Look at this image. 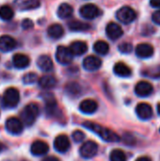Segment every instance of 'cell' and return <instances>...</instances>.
Listing matches in <instances>:
<instances>
[{"instance_id":"1","label":"cell","mask_w":160,"mask_h":161,"mask_svg":"<svg viewBox=\"0 0 160 161\" xmlns=\"http://www.w3.org/2000/svg\"><path fill=\"white\" fill-rule=\"evenodd\" d=\"M83 126L86 127L87 129L92 131L93 133H95L96 135H98L103 141L108 142H120L121 138L112 130L104 127L100 125H97L95 123H91V122H85L83 123Z\"/></svg>"},{"instance_id":"2","label":"cell","mask_w":160,"mask_h":161,"mask_svg":"<svg viewBox=\"0 0 160 161\" xmlns=\"http://www.w3.org/2000/svg\"><path fill=\"white\" fill-rule=\"evenodd\" d=\"M39 113H40V109L37 104L35 103L28 104L24 108V109L21 112V119L23 121V124H25L27 126L32 125L37 120Z\"/></svg>"},{"instance_id":"3","label":"cell","mask_w":160,"mask_h":161,"mask_svg":"<svg viewBox=\"0 0 160 161\" xmlns=\"http://www.w3.org/2000/svg\"><path fill=\"white\" fill-rule=\"evenodd\" d=\"M20 101V93L15 88H8L3 95L2 104L7 108H15Z\"/></svg>"},{"instance_id":"4","label":"cell","mask_w":160,"mask_h":161,"mask_svg":"<svg viewBox=\"0 0 160 161\" xmlns=\"http://www.w3.org/2000/svg\"><path fill=\"white\" fill-rule=\"evenodd\" d=\"M116 17L120 22L127 25L132 23L137 18V13L131 7L124 6L117 11Z\"/></svg>"},{"instance_id":"5","label":"cell","mask_w":160,"mask_h":161,"mask_svg":"<svg viewBox=\"0 0 160 161\" xmlns=\"http://www.w3.org/2000/svg\"><path fill=\"white\" fill-rule=\"evenodd\" d=\"M98 152V145L92 141H88L82 144L79 149L80 156L84 158H91L96 156Z\"/></svg>"},{"instance_id":"6","label":"cell","mask_w":160,"mask_h":161,"mask_svg":"<svg viewBox=\"0 0 160 161\" xmlns=\"http://www.w3.org/2000/svg\"><path fill=\"white\" fill-rule=\"evenodd\" d=\"M56 59L62 65H68L73 60V54L69 48L65 46H58L56 52Z\"/></svg>"},{"instance_id":"7","label":"cell","mask_w":160,"mask_h":161,"mask_svg":"<svg viewBox=\"0 0 160 161\" xmlns=\"http://www.w3.org/2000/svg\"><path fill=\"white\" fill-rule=\"evenodd\" d=\"M80 15L87 20H92L99 16L100 9L94 4H86L82 6L79 9Z\"/></svg>"},{"instance_id":"8","label":"cell","mask_w":160,"mask_h":161,"mask_svg":"<svg viewBox=\"0 0 160 161\" xmlns=\"http://www.w3.org/2000/svg\"><path fill=\"white\" fill-rule=\"evenodd\" d=\"M6 129L9 134L19 135L24 129L23 123L16 117H10L6 121Z\"/></svg>"},{"instance_id":"9","label":"cell","mask_w":160,"mask_h":161,"mask_svg":"<svg viewBox=\"0 0 160 161\" xmlns=\"http://www.w3.org/2000/svg\"><path fill=\"white\" fill-rule=\"evenodd\" d=\"M70 141L66 135H59L54 141V148L58 153H66L70 149Z\"/></svg>"},{"instance_id":"10","label":"cell","mask_w":160,"mask_h":161,"mask_svg":"<svg viewBox=\"0 0 160 161\" xmlns=\"http://www.w3.org/2000/svg\"><path fill=\"white\" fill-rule=\"evenodd\" d=\"M106 33L110 40L115 41V40L120 39L123 36L124 31H123L122 27L117 23L111 22V23L108 24V25L106 27Z\"/></svg>"},{"instance_id":"11","label":"cell","mask_w":160,"mask_h":161,"mask_svg":"<svg viewBox=\"0 0 160 161\" xmlns=\"http://www.w3.org/2000/svg\"><path fill=\"white\" fill-rule=\"evenodd\" d=\"M154 91L153 85L148 81H140L135 87V92L140 97H147Z\"/></svg>"},{"instance_id":"12","label":"cell","mask_w":160,"mask_h":161,"mask_svg":"<svg viewBox=\"0 0 160 161\" xmlns=\"http://www.w3.org/2000/svg\"><path fill=\"white\" fill-rule=\"evenodd\" d=\"M102 65V60L95 56H89L83 60V67L86 71L94 72L98 70Z\"/></svg>"},{"instance_id":"13","label":"cell","mask_w":160,"mask_h":161,"mask_svg":"<svg viewBox=\"0 0 160 161\" xmlns=\"http://www.w3.org/2000/svg\"><path fill=\"white\" fill-rule=\"evenodd\" d=\"M136 113L141 120H149L153 116V108L147 103H140L136 107Z\"/></svg>"},{"instance_id":"14","label":"cell","mask_w":160,"mask_h":161,"mask_svg":"<svg viewBox=\"0 0 160 161\" xmlns=\"http://www.w3.org/2000/svg\"><path fill=\"white\" fill-rule=\"evenodd\" d=\"M17 46V42L8 35H3L0 37V51L9 52L15 49Z\"/></svg>"},{"instance_id":"15","label":"cell","mask_w":160,"mask_h":161,"mask_svg":"<svg viewBox=\"0 0 160 161\" xmlns=\"http://www.w3.org/2000/svg\"><path fill=\"white\" fill-rule=\"evenodd\" d=\"M14 4L20 10H30L38 8L41 5L40 0H15Z\"/></svg>"},{"instance_id":"16","label":"cell","mask_w":160,"mask_h":161,"mask_svg":"<svg viewBox=\"0 0 160 161\" xmlns=\"http://www.w3.org/2000/svg\"><path fill=\"white\" fill-rule=\"evenodd\" d=\"M49 150L48 144L42 141H36L31 144L30 152L33 156H43L45 155Z\"/></svg>"},{"instance_id":"17","label":"cell","mask_w":160,"mask_h":161,"mask_svg":"<svg viewBox=\"0 0 160 161\" xmlns=\"http://www.w3.org/2000/svg\"><path fill=\"white\" fill-rule=\"evenodd\" d=\"M136 54L141 58H148L154 55V47L149 43H140L136 47Z\"/></svg>"},{"instance_id":"18","label":"cell","mask_w":160,"mask_h":161,"mask_svg":"<svg viewBox=\"0 0 160 161\" xmlns=\"http://www.w3.org/2000/svg\"><path fill=\"white\" fill-rule=\"evenodd\" d=\"M98 108V104L91 99H86L79 105V109L85 114H93Z\"/></svg>"},{"instance_id":"19","label":"cell","mask_w":160,"mask_h":161,"mask_svg":"<svg viewBox=\"0 0 160 161\" xmlns=\"http://www.w3.org/2000/svg\"><path fill=\"white\" fill-rule=\"evenodd\" d=\"M30 63V59L26 55L15 54L12 58V64L17 69H25Z\"/></svg>"},{"instance_id":"20","label":"cell","mask_w":160,"mask_h":161,"mask_svg":"<svg viewBox=\"0 0 160 161\" xmlns=\"http://www.w3.org/2000/svg\"><path fill=\"white\" fill-rule=\"evenodd\" d=\"M69 49H70L71 53L73 54V56H82L87 52L88 45L84 42L76 41V42H74L71 43Z\"/></svg>"},{"instance_id":"21","label":"cell","mask_w":160,"mask_h":161,"mask_svg":"<svg viewBox=\"0 0 160 161\" xmlns=\"http://www.w3.org/2000/svg\"><path fill=\"white\" fill-rule=\"evenodd\" d=\"M37 65L43 72H50L53 70V67H54L51 58L46 55H42L41 57H39V58L37 60Z\"/></svg>"},{"instance_id":"22","label":"cell","mask_w":160,"mask_h":161,"mask_svg":"<svg viewBox=\"0 0 160 161\" xmlns=\"http://www.w3.org/2000/svg\"><path fill=\"white\" fill-rule=\"evenodd\" d=\"M113 72L115 73L116 75L120 77H128L132 75L131 69L124 62H117L114 65Z\"/></svg>"},{"instance_id":"23","label":"cell","mask_w":160,"mask_h":161,"mask_svg":"<svg viewBox=\"0 0 160 161\" xmlns=\"http://www.w3.org/2000/svg\"><path fill=\"white\" fill-rule=\"evenodd\" d=\"M47 34L50 38L58 40L61 38L64 34V29L59 24H53L47 29Z\"/></svg>"},{"instance_id":"24","label":"cell","mask_w":160,"mask_h":161,"mask_svg":"<svg viewBox=\"0 0 160 161\" xmlns=\"http://www.w3.org/2000/svg\"><path fill=\"white\" fill-rule=\"evenodd\" d=\"M39 86L42 89H52L57 85V79L53 75H43L39 79Z\"/></svg>"},{"instance_id":"25","label":"cell","mask_w":160,"mask_h":161,"mask_svg":"<svg viewBox=\"0 0 160 161\" xmlns=\"http://www.w3.org/2000/svg\"><path fill=\"white\" fill-rule=\"evenodd\" d=\"M68 26L72 31H76V32H83V31H88L91 28V25L87 23H83L81 21H71L68 23Z\"/></svg>"},{"instance_id":"26","label":"cell","mask_w":160,"mask_h":161,"mask_svg":"<svg viewBox=\"0 0 160 161\" xmlns=\"http://www.w3.org/2000/svg\"><path fill=\"white\" fill-rule=\"evenodd\" d=\"M73 12H74V9H73L72 6H70L67 3L61 4L58 8V16L60 19H67V18L71 17Z\"/></svg>"},{"instance_id":"27","label":"cell","mask_w":160,"mask_h":161,"mask_svg":"<svg viewBox=\"0 0 160 161\" xmlns=\"http://www.w3.org/2000/svg\"><path fill=\"white\" fill-rule=\"evenodd\" d=\"M93 50L99 55H107L109 51V45L105 41H97L93 45Z\"/></svg>"},{"instance_id":"28","label":"cell","mask_w":160,"mask_h":161,"mask_svg":"<svg viewBox=\"0 0 160 161\" xmlns=\"http://www.w3.org/2000/svg\"><path fill=\"white\" fill-rule=\"evenodd\" d=\"M14 13L10 7L2 6L0 7V19L3 21H9L13 18Z\"/></svg>"},{"instance_id":"29","label":"cell","mask_w":160,"mask_h":161,"mask_svg":"<svg viewBox=\"0 0 160 161\" xmlns=\"http://www.w3.org/2000/svg\"><path fill=\"white\" fill-rule=\"evenodd\" d=\"M126 155L124 151L120 149H115L110 153L109 160L110 161H126Z\"/></svg>"},{"instance_id":"30","label":"cell","mask_w":160,"mask_h":161,"mask_svg":"<svg viewBox=\"0 0 160 161\" xmlns=\"http://www.w3.org/2000/svg\"><path fill=\"white\" fill-rule=\"evenodd\" d=\"M38 80V75L35 73H27L23 77V82L25 84H33Z\"/></svg>"},{"instance_id":"31","label":"cell","mask_w":160,"mask_h":161,"mask_svg":"<svg viewBox=\"0 0 160 161\" xmlns=\"http://www.w3.org/2000/svg\"><path fill=\"white\" fill-rule=\"evenodd\" d=\"M145 75L149 76V77H153V78H160V65L155 67V68H151L148 69L147 71H145Z\"/></svg>"},{"instance_id":"32","label":"cell","mask_w":160,"mask_h":161,"mask_svg":"<svg viewBox=\"0 0 160 161\" xmlns=\"http://www.w3.org/2000/svg\"><path fill=\"white\" fill-rule=\"evenodd\" d=\"M118 48H119V51H120L121 53L129 54V53H131V51H132V49H133V46H132V44L129 43V42H123L122 44L119 45Z\"/></svg>"},{"instance_id":"33","label":"cell","mask_w":160,"mask_h":161,"mask_svg":"<svg viewBox=\"0 0 160 161\" xmlns=\"http://www.w3.org/2000/svg\"><path fill=\"white\" fill-rule=\"evenodd\" d=\"M72 137H73V139H74V141L75 142H81L84 140V138H85V134L82 131H80V130H75L73 133Z\"/></svg>"},{"instance_id":"34","label":"cell","mask_w":160,"mask_h":161,"mask_svg":"<svg viewBox=\"0 0 160 161\" xmlns=\"http://www.w3.org/2000/svg\"><path fill=\"white\" fill-rule=\"evenodd\" d=\"M33 26H34V24H33L32 20H30V19H25V20H23V22H22V27L25 30L30 29Z\"/></svg>"},{"instance_id":"35","label":"cell","mask_w":160,"mask_h":161,"mask_svg":"<svg viewBox=\"0 0 160 161\" xmlns=\"http://www.w3.org/2000/svg\"><path fill=\"white\" fill-rule=\"evenodd\" d=\"M152 19H153V21L157 25H160V10H157V11L154 12V14L152 16Z\"/></svg>"},{"instance_id":"36","label":"cell","mask_w":160,"mask_h":161,"mask_svg":"<svg viewBox=\"0 0 160 161\" xmlns=\"http://www.w3.org/2000/svg\"><path fill=\"white\" fill-rule=\"evenodd\" d=\"M150 4L153 8H160V0H150Z\"/></svg>"},{"instance_id":"37","label":"cell","mask_w":160,"mask_h":161,"mask_svg":"<svg viewBox=\"0 0 160 161\" xmlns=\"http://www.w3.org/2000/svg\"><path fill=\"white\" fill-rule=\"evenodd\" d=\"M42 161H59L58 158H57L56 157H46L45 158H43Z\"/></svg>"},{"instance_id":"38","label":"cell","mask_w":160,"mask_h":161,"mask_svg":"<svg viewBox=\"0 0 160 161\" xmlns=\"http://www.w3.org/2000/svg\"><path fill=\"white\" fill-rule=\"evenodd\" d=\"M136 161H152V160H151V158H148V157H141V158H137Z\"/></svg>"},{"instance_id":"39","label":"cell","mask_w":160,"mask_h":161,"mask_svg":"<svg viewBox=\"0 0 160 161\" xmlns=\"http://www.w3.org/2000/svg\"><path fill=\"white\" fill-rule=\"evenodd\" d=\"M157 112H158V114L160 115V104L157 105Z\"/></svg>"},{"instance_id":"40","label":"cell","mask_w":160,"mask_h":161,"mask_svg":"<svg viewBox=\"0 0 160 161\" xmlns=\"http://www.w3.org/2000/svg\"><path fill=\"white\" fill-rule=\"evenodd\" d=\"M2 150H3V144H2V143L0 142V152H1Z\"/></svg>"},{"instance_id":"41","label":"cell","mask_w":160,"mask_h":161,"mask_svg":"<svg viewBox=\"0 0 160 161\" xmlns=\"http://www.w3.org/2000/svg\"><path fill=\"white\" fill-rule=\"evenodd\" d=\"M22 161H27V160H22Z\"/></svg>"},{"instance_id":"42","label":"cell","mask_w":160,"mask_h":161,"mask_svg":"<svg viewBox=\"0 0 160 161\" xmlns=\"http://www.w3.org/2000/svg\"><path fill=\"white\" fill-rule=\"evenodd\" d=\"M159 131H160V129H159Z\"/></svg>"}]
</instances>
